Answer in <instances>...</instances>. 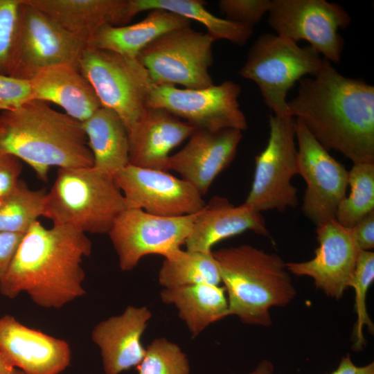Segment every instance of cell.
I'll use <instances>...</instances> for the list:
<instances>
[{
	"mask_svg": "<svg viewBox=\"0 0 374 374\" xmlns=\"http://www.w3.org/2000/svg\"><path fill=\"white\" fill-rule=\"evenodd\" d=\"M91 251L82 231L57 224L47 229L37 220L0 280V293L12 299L25 292L41 308L60 309L86 294L82 262Z\"/></svg>",
	"mask_w": 374,
	"mask_h": 374,
	"instance_id": "obj_2",
	"label": "cell"
},
{
	"mask_svg": "<svg viewBox=\"0 0 374 374\" xmlns=\"http://www.w3.org/2000/svg\"><path fill=\"white\" fill-rule=\"evenodd\" d=\"M323 61L311 46L301 47L276 34L265 33L250 48L239 73L256 84L275 115H288V91L305 75H315Z\"/></svg>",
	"mask_w": 374,
	"mask_h": 374,
	"instance_id": "obj_7",
	"label": "cell"
},
{
	"mask_svg": "<svg viewBox=\"0 0 374 374\" xmlns=\"http://www.w3.org/2000/svg\"><path fill=\"white\" fill-rule=\"evenodd\" d=\"M78 69L93 87L102 107L115 112L127 132L144 116L154 84L136 59L87 46Z\"/></svg>",
	"mask_w": 374,
	"mask_h": 374,
	"instance_id": "obj_8",
	"label": "cell"
},
{
	"mask_svg": "<svg viewBox=\"0 0 374 374\" xmlns=\"http://www.w3.org/2000/svg\"><path fill=\"white\" fill-rule=\"evenodd\" d=\"M268 13L277 35L296 43L305 40L324 59L339 62L344 39L338 30L351 21L341 6L325 0H271Z\"/></svg>",
	"mask_w": 374,
	"mask_h": 374,
	"instance_id": "obj_12",
	"label": "cell"
},
{
	"mask_svg": "<svg viewBox=\"0 0 374 374\" xmlns=\"http://www.w3.org/2000/svg\"><path fill=\"white\" fill-rule=\"evenodd\" d=\"M197 214L163 217L141 209H125L108 232L121 269H133L147 255L166 258L181 249L192 231Z\"/></svg>",
	"mask_w": 374,
	"mask_h": 374,
	"instance_id": "obj_11",
	"label": "cell"
},
{
	"mask_svg": "<svg viewBox=\"0 0 374 374\" xmlns=\"http://www.w3.org/2000/svg\"><path fill=\"white\" fill-rule=\"evenodd\" d=\"M298 174L306 183L302 211L316 225L335 219L346 197L348 171L295 118Z\"/></svg>",
	"mask_w": 374,
	"mask_h": 374,
	"instance_id": "obj_14",
	"label": "cell"
},
{
	"mask_svg": "<svg viewBox=\"0 0 374 374\" xmlns=\"http://www.w3.org/2000/svg\"><path fill=\"white\" fill-rule=\"evenodd\" d=\"M130 3L135 15L142 11L162 9L195 20L206 27L207 34L215 41L226 39L243 45L253 31V28L214 15L201 0H130Z\"/></svg>",
	"mask_w": 374,
	"mask_h": 374,
	"instance_id": "obj_27",
	"label": "cell"
},
{
	"mask_svg": "<svg viewBox=\"0 0 374 374\" xmlns=\"http://www.w3.org/2000/svg\"><path fill=\"white\" fill-rule=\"evenodd\" d=\"M350 229L360 251H371L374 248V211L368 213Z\"/></svg>",
	"mask_w": 374,
	"mask_h": 374,
	"instance_id": "obj_38",
	"label": "cell"
},
{
	"mask_svg": "<svg viewBox=\"0 0 374 374\" xmlns=\"http://www.w3.org/2000/svg\"><path fill=\"white\" fill-rule=\"evenodd\" d=\"M246 231L271 238L260 212L244 202L235 206L215 196L197 213L184 244L187 250L208 252L220 241Z\"/></svg>",
	"mask_w": 374,
	"mask_h": 374,
	"instance_id": "obj_21",
	"label": "cell"
},
{
	"mask_svg": "<svg viewBox=\"0 0 374 374\" xmlns=\"http://www.w3.org/2000/svg\"><path fill=\"white\" fill-rule=\"evenodd\" d=\"M195 127L163 108L148 107L127 132L129 164L168 170L169 153L188 139Z\"/></svg>",
	"mask_w": 374,
	"mask_h": 374,
	"instance_id": "obj_20",
	"label": "cell"
},
{
	"mask_svg": "<svg viewBox=\"0 0 374 374\" xmlns=\"http://www.w3.org/2000/svg\"><path fill=\"white\" fill-rule=\"evenodd\" d=\"M190 20L182 16L154 9L134 24L100 27L87 41V46L136 59L141 51L155 39L171 30L190 27Z\"/></svg>",
	"mask_w": 374,
	"mask_h": 374,
	"instance_id": "obj_24",
	"label": "cell"
},
{
	"mask_svg": "<svg viewBox=\"0 0 374 374\" xmlns=\"http://www.w3.org/2000/svg\"><path fill=\"white\" fill-rule=\"evenodd\" d=\"M295 118L271 115L265 148L255 158L253 179L244 202L259 212H280L298 204L297 190L291 179L298 174Z\"/></svg>",
	"mask_w": 374,
	"mask_h": 374,
	"instance_id": "obj_10",
	"label": "cell"
},
{
	"mask_svg": "<svg viewBox=\"0 0 374 374\" xmlns=\"http://www.w3.org/2000/svg\"><path fill=\"white\" fill-rule=\"evenodd\" d=\"M274 366L269 360L262 361L254 371L248 374H273Z\"/></svg>",
	"mask_w": 374,
	"mask_h": 374,
	"instance_id": "obj_41",
	"label": "cell"
},
{
	"mask_svg": "<svg viewBox=\"0 0 374 374\" xmlns=\"http://www.w3.org/2000/svg\"><path fill=\"white\" fill-rule=\"evenodd\" d=\"M87 42L69 33L27 0H20L10 42L6 75L30 80L53 66L78 61Z\"/></svg>",
	"mask_w": 374,
	"mask_h": 374,
	"instance_id": "obj_6",
	"label": "cell"
},
{
	"mask_svg": "<svg viewBox=\"0 0 374 374\" xmlns=\"http://www.w3.org/2000/svg\"><path fill=\"white\" fill-rule=\"evenodd\" d=\"M228 295L229 315L247 324L269 326L272 307L290 303L296 292L286 263L249 244L213 251Z\"/></svg>",
	"mask_w": 374,
	"mask_h": 374,
	"instance_id": "obj_4",
	"label": "cell"
},
{
	"mask_svg": "<svg viewBox=\"0 0 374 374\" xmlns=\"http://www.w3.org/2000/svg\"><path fill=\"white\" fill-rule=\"evenodd\" d=\"M151 317L147 307L129 305L93 328L91 339L100 349L105 374H120L141 362L145 353L141 337Z\"/></svg>",
	"mask_w": 374,
	"mask_h": 374,
	"instance_id": "obj_19",
	"label": "cell"
},
{
	"mask_svg": "<svg viewBox=\"0 0 374 374\" xmlns=\"http://www.w3.org/2000/svg\"><path fill=\"white\" fill-rule=\"evenodd\" d=\"M46 192L30 189L19 180L0 204V231L25 234L42 216Z\"/></svg>",
	"mask_w": 374,
	"mask_h": 374,
	"instance_id": "obj_29",
	"label": "cell"
},
{
	"mask_svg": "<svg viewBox=\"0 0 374 374\" xmlns=\"http://www.w3.org/2000/svg\"><path fill=\"white\" fill-rule=\"evenodd\" d=\"M29 82L32 100L53 103L80 123L102 107L91 84L73 65L51 66L40 71Z\"/></svg>",
	"mask_w": 374,
	"mask_h": 374,
	"instance_id": "obj_23",
	"label": "cell"
},
{
	"mask_svg": "<svg viewBox=\"0 0 374 374\" xmlns=\"http://www.w3.org/2000/svg\"><path fill=\"white\" fill-rule=\"evenodd\" d=\"M24 234L0 231V280L6 275Z\"/></svg>",
	"mask_w": 374,
	"mask_h": 374,
	"instance_id": "obj_37",
	"label": "cell"
},
{
	"mask_svg": "<svg viewBox=\"0 0 374 374\" xmlns=\"http://www.w3.org/2000/svg\"><path fill=\"white\" fill-rule=\"evenodd\" d=\"M1 200H0V204H1Z\"/></svg>",
	"mask_w": 374,
	"mask_h": 374,
	"instance_id": "obj_42",
	"label": "cell"
},
{
	"mask_svg": "<svg viewBox=\"0 0 374 374\" xmlns=\"http://www.w3.org/2000/svg\"><path fill=\"white\" fill-rule=\"evenodd\" d=\"M0 352L25 374H60L71 359L68 342L28 328L9 314L0 318Z\"/></svg>",
	"mask_w": 374,
	"mask_h": 374,
	"instance_id": "obj_18",
	"label": "cell"
},
{
	"mask_svg": "<svg viewBox=\"0 0 374 374\" xmlns=\"http://www.w3.org/2000/svg\"><path fill=\"white\" fill-rule=\"evenodd\" d=\"M19 3L20 0H0V73L3 75Z\"/></svg>",
	"mask_w": 374,
	"mask_h": 374,
	"instance_id": "obj_35",
	"label": "cell"
},
{
	"mask_svg": "<svg viewBox=\"0 0 374 374\" xmlns=\"http://www.w3.org/2000/svg\"><path fill=\"white\" fill-rule=\"evenodd\" d=\"M240 92V85L231 80L198 89L154 85L148 107L165 109L195 129L244 131L247 123L238 103Z\"/></svg>",
	"mask_w": 374,
	"mask_h": 374,
	"instance_id": "obj_13",
	"label": "cell"
},
{
	"mask_svg": "<svg viewBox=\"0 0 374 374\" xmlns=\"http://www.w3.org/2000/svg\"><path fill=\"white\" fill-rule=\"evenodd\" d=\"M242 137L237 129H195L186 145L170 156L168 170L179 174L203 196L233 160Z\"/></svg>",
	"mask_w": 374,
	"mask_h": 374,
	"instance_id": "obj_17",
	"label": "cell"
},
{
	"mask_svg": "<svg viewBox=\"0 0 374 374\" xmlns=\"http://www.w3.org/2000/svg\"><path fill=\"white\" fill-rule=\"evenodd\" d=\"M159 269L158 280L165 289L200 283L219 285L221 277L213 251L177 250L167 257Z\"/></svg>",
	"mask_w": 374,
	"mask_h": 374,
	"instance_id": "obj_28",
	"label": "cell"
},
{
	"mask_svg": "<svg viewBox=\"0 0 374 374\" xmlns=\"http://www.w3.org/2000/svg\"><path fill=\"white\" fill-rule=\"evenodd\" d=\"M126 209L124 197L109 174L92 167L59 168L46 193L43 215L53 224L83 233H108Z\"/></svg>",
	"mask_w": 374,
	"mask_h": 374,
	"instance_id": "obj_5",
	"label": "cell"
},
{
	"mask_svg": "<svg viewBox=\"0 0 374 374\" xmlns=\"http://www.w3.org/2000/svg\"><path fill=\"white\" fill-rule=\"evenodd\" d=\"M27 1L87 44L100 27L125 26L135 16L130 0Z\"/></svg>",
	"mask_w": 374,
	"mask_h": 374,
	"instance_id": "obj_22",
	"label": "cell"
},
{
	"mask_svg": "<svg viewBox=\"0 0 374 374\" xmlns=\"http://www.w3.org/2000/svg\"><path fill=\"white\" fill-rule=\"evenodd\" d=\"M32 100L29 80L0 73V109H15Z\"/></svg>",
	"mask_w": 374,
	"mask_h": 374,
	"instance_id": "obj_34",
	"label": "cell"
},
{
	"mask_svg": "<svg viewBox=\"0 0 374 374\" xmlns=\"http://www.w3.org/2000/svg\"><path fill=\"white\" fill-rule=\"evenodd\" d=\"M348 197L339 203L335 220L341 225L351 228L374 211V163L353 164L348 171Z\"/></svg>",
	"mask_w": 374,
	"mask_h": 374,
	"instance_id": "obj_30",
	"label": "cell"
},
{
	"mask_svg": "<svg viewBox=\"0 0 374 374\" xmlns=\"http://www.w3.org/2000/svg\"><path fill=\"white\" fill-rule=\"evenodd\" d=\"M81 123L94 168L114 176L129 165L128 134L115 112L101 107Z\"/></svg>",
	"mask_w": 374,
	"mask_h": 374,
	"instance_id": "obj_26",
	"label": "cell"
},
{
	"mask_svg": "<svg viewBox=\"0 0 374 374\" xmlns=\"http://www.w3.org/2000/svg\"><path fill=\"white\" fill-rule=\"evenodd\" d=\"M287 114L300 119L328 151L353 164L374 163V87L346 78L324 59L319 72L299 80Z\"/></svg>",
	"mask_w": 374,
	"mask_h": 374,
	"instance_id": "obj_1",
	"label": "cell"
},
{
	"mask_svg": "<svg viewBox=\"0 0 374 374\" xmlns=\"http://www.w3.org/2000/svg\"><path fill=\"white\" fill-rule=\"evenodd\" d=\"M0 374H25L20 369L12 366L0 352Z\"/></svg>",
	"mask_w": 374,
	"mask_h": 374,
	"instance_id": "obj_40",
	"label": "cell"
},
{
	"mask_svg": "<svg viewBox=\"0 0 374 374\" xmlns=\"http://www.w3.org/2000/svg\"><path fill=\"white\" fill-rule=\"evenodd\" d=\"M224 287L200 283L163 289L160 296L166 304L173 305L179 318L195 337L209 325L229 316L228 300Z\"/></svg>",
	"mask_w": 374,
	"mask_h": 374,
	"instance_id": "obj_25",
	"label": "cell"
},
{
	"mask_svg": "<svg viewBox=\"0 0 374 374\" xmlns=\"http://www.w3.org/2000/svg\"><path fill=\"white\" fill-rule=\"evenodd\" d=\"M214 41L207 33L190 27L175 29L150 42L136 60L154 85L203 89L213 85L208 69L213 61Z\"/></svg>",
	"mask_w": 374,
	"mask_h": 374,
	"instance_id": "obj_9",
	"label": "cell"
},
{
	"mask_svg": "<svg viewBox=\"0 0 374 374\" xmlns=\"http://www.w3.org/2000/svg\"><path fill=\"white\" fill-rule=\"evenodd\" d=\"M136 368L137 374H190L186 354L177 344L164 337L152 341Z\"/></svg>",
	"mask_w": 374,
	"mask_h": 374,
	"instance_id": "obj_31",
	"label": "cell"
},
{
	"mask_svg": "<svg viewBox=\"0 0 374 374\" xmlns=\"http://www.w3.org/2000/svg\"><path fill=\"white\" fill-rule=\"evenodd\" d=\"M319 243L314 257L305 262L286 263L288 271L314 280L318 289L339 299L350 287L359 252L350 228L335 219L317 225Z\"/></svg>",
	"mask_w": 374,
	"mask_h": 374,
	"instance_id": "obj_16",
	"label": "cell"
},
{
	"mask_svg": "<svg viewBox=\"0 0 374 374\" xmlns=\"http://www.w3.org/2000/svg\"><path fill=\"white\" fill-rule=\"evenodd\" d=\"M219 9L226 19L253 28L271 6V0H220Z\"/></svg>",
	"mask_w": 374,
	"mask_h": 374,
	"instance_id": "obj_33",
	"label": "cell"
},
{
	"mask_svg": "<svg viewBox=\"0 0 374 374\" xmlns=\"http://www.w3.org/2000/svg\"><path fill=\"white\" fill-rule=\"evenodd\" d=\"M0 152L26 162L43 181L53 166L93 164L82 123L35 100L0 114Z\"/></svg>",
	"mask_w": 374,
	"mask_h": 374,
	"instance_id": "obj_3",
	"label": "cell"
},
{
	"mask_svg": "<svg viewBox=\"0 0 374 374\" xmlns=\"http://www.w3.org/2000/svg\"><path fill=\"white\" fill-rule=\"evenodd\" d=\"M22 170L21 160L0 152V200L7 196L17 185Z\"/></svg>",
	"mask_w": 374,
	"mask_h": 374,
	"instance_id": "obj_36",
	"label": "cell"
},
{
	"mask_svg": "<svg viewBox=\"0 0 374 374\" xmlns=\"http://www.w3.org/2000/svg\"><path fill=\"white\" fill-rule=\"evenodd\" d=\"M373 279L374 253L371 251H361L350 285L355 292V309L357 315V321L353 332V349L355 350H362L366 344L362 332L364 326H366L369 331L373 332V324L367 312L366 305V293Z\"/></svg>",
	"mask_w": 374,
	"mask_h": 374,
	"instance_id": "obj_32",
	"label": "cell"
},
{
	"mask_svg": "<svg viewBox=\"0 0 374 374\" xmlns=\"http://www.w3.org/2000/svg\"><path fill=\"white\" fill-rule=\"evenodd\" d=\"M330 374H374L373 362L364 366L355 365L349 355L342 357L337 368Z\"/></svg>",
	"mask_w": 374,
	"mask_h": 374,
	"instance_id": "obj_39",
	"label": "cell"
},
{
	"mask_svg": "<svg viewBox=\"0 0 374 374\" xmlns=\"http://www.w3.org/2000/svg\"><path fill=\"white\" fill-rule=\"evenodd\" d=\"M113 177L124 197L126 208L178 217L197 213L206 204L193 185L167 171L129 164Z\"/></svg>",
	"mask_w": 374,
	"mask_h": 374,
	"instance_id": "obj_15",
	"label": "cell"
}]
</instances>
